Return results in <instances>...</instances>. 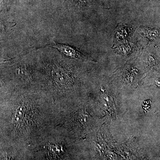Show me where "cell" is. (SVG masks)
I'll list each match as a JSON object with an SVG mask.
<instances>
[{"mask_svg": "<svg viewBox=\"0 0 160 160\" xmlns=\"http://www.w3.org/2000/svg\"><path fill=\"white\" fill-rule=\"evenodd\" d=\"M8 95L7 144L32 160L36 147L58 126L57 106L38 87H15Z\"/></svg>", "mask_w": 160, "mask_h": 160, "instance_id": "cell-1", "label": "cell"}, {"mask_svg": "<svg viewBox=\"0 0 160 160\" xmlns=\"http://www.w3.org/2000/svg\"><path fill=\"white\" fill-rule=\"evenodd\" d=\"M37 86L57 103L67 93L79 86L81 78L78 68L58 56L34 59Z\"/></svg>", "mask_w": 160, "mask_h": 160, "instance_id": "cell-2", "label": "cell"}, {"mask_svg": "<svg viewBox=\"0 0 160 160\" xmlns=\"http://www.w3.org/2000/svg\"><path fill=\"white\" fill-rule=\"evenodd\" d=\"M10 77L15 87H38L34 59H18L12 65Z\"/></svg>", "mask_w": 160, "mask_h": 160, "instance_id": "cell-3", "label": "cell"}, {"mask_svg": "<svg viewBox=\"0 0 160 160\" xmlns=\"http://www.w3.org/2000/svg\"><path fill=\"white\" fill-rule=\"evenodd\" d=\"M49 46L56 49L60 53H62L66 58L76 60L89 59L88 57L84 54L82 52L80 51L75 47H72L69 45L53 42L49 45Z\"/></svg>", "mask_w": 160, "mask_h": 160, "instance_id": "cell-4", "label": "cell"}, {"mask_svg": "<svg viewBox=\"0 0 160 160\" xmlns=\"http://www.w3.org/2000/svg\"><path fill=\"white\" fill-rule=\"evenodd\" d=\"M144 36L149 41H155L158 39L159 35V32L157 29L146 28L142 30Z\"/></svg>", "mask_w": 160, "mask_h": 160, "instance_id": "cell-5", "label": "cell"}, {"mask_svg": "<svg viewBox=\"0 0 160 160\" xmlns=\"http://www.w3.org/2000/svg\"><path fill=\"white\" fill-rule=\"evenodd\" d=\"M7 85L12 87H15L12 83L6 82L5 77H4L0 73V89L5 88Z\"/></svg>", "mask_w": 160, "mask_h": 160, "instance_id": "cell-6", "label": "cell"}, {"mask_svg": "<svg viewBox=\"0 0 160 160\" xmlns=\"http://www.w3.org/2000/svg\"><path fill=\"white\" fill-rule=\"evenodd\" d=\"M75 5L79 6H86L89 3V0H71Z\"/></svg>", "mask_w": 160, "mask_h": 160, "instance_id": "cell-7", "label": "cell"}, {"mask_svg": "<svg viewBox=\"0 0 160 160\" xmlns=\"http://www.w3.org/2000/svg\"><path fill=\"white\" fill-rule=\"evenodd\" d=\"M5 32V28L4 24L0 19V36L4 34Z\"/></svg>", "mask_w": 160, "mask_h": 160, "instance_id": "cell-8", "label": "cell"}, {"mask_svg": "<svg viewBox=\"0 0 160 160\" xmlns=\"http://www.w3.org/2000/svg\"><path fill=\"white\" fill-rule=\"evenodd\" d=\"M7 0H0V7L1 9H4L6 6Z\"/></svg>", "mask_w": 160, "mask_h": 160, "instance_id": "cell-9", "label": "cell"}]
</instances>
